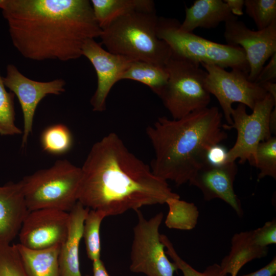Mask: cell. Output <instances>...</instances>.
<instances>
[{"instance_id":"obj_1","label":"cell","mask_w":276,"mask_h":276,"mask_svg":"<svg viewBox=\"0 0 276 276\" xmlns=\"http://www.w3.org/2000/svg\"><path fill=\"white\" fill-rule=\"evenodd\" d=\"M81 168L78 201L106 217L180 197L114 132L92 146Z\"/></svg>"},{"instance_id":"obj_2","label":"cell","mask_w":276,"mask_h":276,"mask_svg":"<svg viewBox=\"0 0 276 276\" xmlns=\"http://www.w3.org/2000/svg\"><path fill=\"white\" fill-rule=\"evenodd\" d=\"M1 9L13 45L32 60L77 59L102 33L88 0H4Z\"/></svg>"},{"instance_id":"obj_3","label":"cell","mask_w":276,"mask_h":276,"mask_svg":"<svg viewBox=\"0 0 276 276\" xmlns=\"http://www.w3.org/2000/svg\"><path fill=\"white\" fill-rule=\"evenodd\" d=\"M222 117L214 106L177 120L159 117L146 129L154 152L150 166L153 174L178 186L189 182L205 162L209 148L227 137Z\"/></svg>"},{"instance_id":"obj_4","label":"cell","mask_w":276,"mask_h":276,"mask_svg":"<svg viewBox=\"0 0 276 276\" xmlns=\"http://www.w3.org/2000/svg\"><path fill=\"white\" fill-rule=\"evenodd\" d=\"M158 19L155 11L128 14L102 30L101 43L110 53L165 67L172 51L157 37Z\"/></svg>"},{"instance_id":"obj_5","label":"cell","mask_w":276,"mask_h":276,"mask_svg":"<svg viewBox=\"0 0 276 276\" xmlns=\"http://www.w3.org/2000/svg\"><path fill=\"white\" fill-rule=\"evenodd\" d=\"M81 167L66 159L39 170L21 180L29 211L52 209L69 212L78 201Z\"/></svg>"},{"instance_id":"obj_6","label":"cell","mask_w":276,"mask_h":276,"mask_svg":"<svg viewBox=\"0 0 276 276\" xmlns=\"http://www.w3.org/2000/svg\"><path fill=\"white\" fill-rule=\"evenodd\" d=\"M176 18L158 17L157 37L166 42L172 52L199 64L240 70L248 74L249 66L243 49L239 46L212 41L193 32L179 29Z\"/></svg>"},{"instance_id":"obj_7","label":"cell","mask_w":276,"mask_h":276,"mask_svg":"<svg viewBox=\"0 0 276 276\" xmlns=\"http://www.w3.org/2000/svg\"><path fill=\"white\" fill-rule=\"evenodd\" d=\"M165 67L168 79L158 97L172 119L208 107L211 94L204 86L206 72L200 64L172 52Z\"/></svg>"},{"instance_id":"obj_8","label":"cell","mask_w":276,"mask_h":276,"mask_svg":"<svg viewBox=\"0 0 276 276\" xmlns=\"http://www.w3.org/2000/svg\"><path fill=\"white\" fill-rule=\"evenodd\" d=\"M276 100L269 94L257 101L252 112L249 114L246 106L239 104L232 113L233 124H223L225 129L235 128L237 137L234 145L227 152V163L239 159L240 164L246 161L254 166L256 151L258 145L271 137L270 116L275 107Z\"/></svg>"},{"instance_id":"obj_9","label":"cell","mask_w":276,"mask_h":276,"mask_svg":"<svg viewBox=\"0 0 276 276\" xmlns=\"http://www.w3.org/2000/svg\"><path fill=\"white\" fill-rule=\"evenodd\" d=\"M135 212L137 221L133 229L130 271L146 276H173L178 268L168 259L160 238L163 212L147 219L140 210Z\"/></svg>"},{"instance_id":"obj_10","label":"cell","mask_w":276,"mask_h":276,"mask_svg":"<svg viewBox=\"0 0 276 276\" xmlns=\"http://www.w3.org/2000/svg\"><path fill=\"white\" fill-rule=\"evenodd\" d=\"M206 72L204 86L218 100L227 125H232V104L238 102L252 110L256 103L263 99L266 91L248 78V74L237 68L227 71L213 64H200Z\"/></svg>"},{"instance_id":"obj_11","label":"cell","mask_w":276,"mask_h":276,"mask_svg":"<svg viewBox=\"0 0 276 276\" xmlns=\"http://www.w3.org/2000/svg\"><path fill=\"white\" fill-rule=\"evenodd\" d=\"M224 37L227 44L243 49L249 68L248 78L255 82L266 61L276 53V20L266 29L254 31L237 17L225 22Z\"/></svg>"},{"instance_id":"obj_12","label":"cell","mask_w":276,"mask_h":276,"mask_svg":"<svg viewBox=\"0 0 276 276\" xmlns=\"http://www.w3.org/2000/svg\"><path fill=\"white\" fill-rule=\"evenodd\" d=\"M6 87L17 97L19 102L24 118V129L21 147H24L32 131L33 123L37 106L48 95H60L65 91V82L56 79L48 82L32 80L21 74L16 66L9 64L6 75L3 77Z\"/></svg>"},{"instance_id":"obj_13","label":"cell","mask_w":276,"mask_h":276,"mask_svg":"<svg viewBox=\"0 0 276 276\" xmlns=\"http://www.w3.org/2000/svg\"><path fill=\"white\" fill-rule=\"evenodd\" d=\"M69 213L41 209L29 211L18 233L20 244L31 249L61 245L68 231Z\"/></svg>"},{"instance_id":"obj_14","label":"cell","mask_w":276,"mask_h":276,"mask_svg":"<svg viewBox=\"0 0 276 276\" xmlns=\"http://www.w3.org/2000/svg\"><path fill=\"white\" fill-rule=\"evenodd\" d=\"M82 54L90 62L97 74V86L90 101L93 110L102 112L106 109V99L111 89L121 80L123 73L134 60L104 50L95 39L85 41Z\"/></svg>"},{"instance_id":"obj_15","label":"cell","mask_w":276,"mask_h":276,"mask_svg":"<svg viewBox=\"0 0 276 276\" xmlns=\"http://www.w3.org/2000/svg\"><path fill=\"white\" fill-rule=\"evenodd\" d=\"M237 172L235 162L227 163L220 167L213 166L204 162L189 182L201 191L205 200L220 199L229 205L239 216H242L241 202L234 189Z\"/></svg>"},{"instance_id":"obj_16","label":"cell","mask_w":276,"mask_h":276,"mask_svg":"<svg viewBox=\"0 0 276 276\" xmlns=\"http://www.w3.org/2000/svg\"><path fill=\"white\" fill-rule=\"evenodd\" d=\"M29 211L20 180L0 186V243L10 244L18 236Z\"/></svg>"},{"instance_id":"obj_17","label":"cell","mask_w":276,"mask_h":276,"mask_svg":"<svg viewBox=\"0 0 276 276\" xmlns=\"http://www.w3.org/2000/svg\"><path fill=\"white\" fill-rule=\"evenodd\" d=\"M89 210L78 201L68 212L67 233L60 246L59 257L60 276H82L79 249L83 238L84 220Z\"/></svg>"},{"instance_id":"obj_18","label":"cell","mask_w":276,"mask_h":276,"mask_svg":"<svg viewBox=\"0 0 276 276\" xmlns=\"http://www.w3.org/2000/svg\"><path fill=\"white\" fill-rule=\"evenodd\" d=\"M185 11V18L179 25V29L185 32H193L198 28H215L222 22L237 17L222 0H196L186 7Z\"/></svg>"},{"instance_id":"obj_19","label":"cell","mask_w":276,"mask_h":276,"mask_svg":"<svg viewBox=\"0 0 276 276\" xmlns=\"http://www.w3.org/2000/svg\"><path fill=\"white\" fill-rule=\"evenodd\" d=\"M229 254L220 264L224 274L237 275L241 268L248 262L265 257L268 247H263L255 241L252 230L236 233L231 240Z\"/></svg>"},{"instance_id":"obj_20","label":"cell","mask_w":276,"mask_h":276,"mask_svg":"<svg viewBox=\"0 0 276 276\" xmlns=\"http://www.w3.org/2000/svg\"><path fill=\"white\" fill-rule=\"evenodd\" d=\"M29 276H60L59 257L61 245L31 249L15 244Z\"/></svg>"},{"instance_id":"obj_21","label":"cell","mask_w":276,"mask_h":276,"mask_svg":"<svg viewBox=\"0 0 276 276\" xmlns=\"http://www.w3.org/2000/svg\"><path fill=\"white\" fill-rule=\"evenodd\" d=\"M95 19L102 30L117 19L136 11H155L152 0H91Z\"/></svg>"},{"instance_id":"obj_22","label":"cell","mask_w":276,"mask_h":276,"mask_svg":"<svg viewBox=\"0 0 276 276\" xmlns=\"http://www.w3.org/2000/svg\"><path fill=\"white\" fill-rule=\"evenodd\" d=\"M168 79V74L165 67L142 61H132L121 78V80L141 82L148 86L158 96Z\"/></svg>"},{"instance_id":"obj_23","label":"cell","mask_w":276,"mask_h":276,"mask_svg":"<svg viewBox=\"0 0 276 276\" xmlns=\"http://www.w3.org/2000/svg\"><path fill=\"white\" fill-rule=\"evenodd\" d=\"M166 203L169 208L165 221L167 227L187 231L196 226L199 213L194 203L180 200L179 197L169 198Z\"/></svg>"},{"instance_id":"obj_24","label":"cell","mask_w":276,"mask_h":276,"mask_svg":"<svg viewBox=\"0 0 276 276\" xmlns=\"http://www.w3.org/2000/svg\"><path fill=\"white\" fill-rule=\"evenodd\" d=\"M40 140L43 150L54 155L67 153L73 145L71 131L62 124H56L45 128L41 134Z\"/></svg>"},{"instance_id":"obj_25","label":"cell","mask_w":276,"mask_h":276,"mask_svg":"<svg viewBox=\"0 0 276 276\" xmlns=\"http://www.w3.org/2000/svg\"><path fill=\"white\" fill-rule=\"evenodd\" d=\"M105 214L97 210L89 209L84 220L83 238L88 258L92 262L100 259L101 242L100 230Z\"/></svg>"},{"instance_id":"obj_26","label":"cell","mask_w":276,"mask_h":276,"mask_svg":"<svg viewBox=\"0 0 276 276\" xmlns=\"http://www.w3.org/2000/svg\"><path fill=\"white\" fill-rule=\"evenodd\" d=\"M14 94L8 92L0 73V135L4 136L22 134L15 124Z\"/></svg>"},{"instance_id":"obj_27","label":"cell","mask_w":276,"mask_h":276,"mask_svg":"<svg viewBox=\"0 0 276 276\" xmlns=\"http://www.w3.org/2000/svg\"><path fill=\"white\" fill-rule=\"evenodd\" d=\"M254 166L259 170L258 180L266 176L276 179V137L260 143L257 146Z\"/></svg>"},{"instance_id":"obj_28","label":"cell","mask_w":276,"mask_h":276,"mask_svg":"<svg viewBox=\"0 0 276 276\" xmlns=\"http://www.w3.org/2000/svg\"><path fill=\"white\" fill-rule=\"evenodd\" d=\"M244 6L258 30L267 28L276 20L275 0H245Z\"/></svg>"},{"instance_id":"obj_29","label":"cell","mask_w":276,"mask_h":276,"mask_svg":"<svg viewBox=\"0 0 276 276\" xmlns=\"http://www.w3.org/2000/svg\"><path fill=\"white\" fill-rule=\"evenodd\" d=\"M160 238L167 249L166 254L172 259L178 269L181 270L183 276H227L222 272L220 264L217 263L208 266L203 272L196 270L179 256L167 236L160 234Z\"/></svg>"},{"instance_id":"obj_30","label":"cell","mask_w":276,"mask_h":276,"mask_svg":"<svg viewBox=\"0 0 276 276\" xmlns=\"http://www.w3.org/2000/svg\"><path fill=\"white\" fill-rule=\"evenodd\" d=\"M0 276H29L15 244L0 243Z\"/></svg>"},{"instance_id":"obj_31","label":"cell","mask_w":276,"mask_h":276,"mask_svg":"<svg viewBox=\"0 0 276 276\" xmlns=\"http://www.w3.org/2000/svg\"><path fill=\"white\" fill-rule=\"evenodd\" d=\"M256 242L263 247L276 243V221L273 219L266 222L263 226L252 230Z\"/></svg>"},{"instance_id":"obj_32","label":"cell","mask_w":276,"mask_h":276,"mask_svg":"<svg viewBox=\"0 0 276 276\" xmlns=\"http://www.w3.org/2000/svg\"><path fill=\"white\" fill-rule=\"evenodd\" d=\"M228 150L226 148L220 144L212 146L207 150L205 162L208 164L220 167L227 164Z\"/></svg>"},{"instance_id":"obj_33","label":"cell","mask_w":276,"mask_h":276,"mask_svg":"<svg viewBox=\"0 0 276 276\" xmlns=\"http://www.w3.org/2000/svg\"><path fill=\"white\" fill-rule=\"evenodd\" d=\"M268 63L262 68L255 82L260 85L266 82H275L276 79V53L270 58Z\"/></svg>"},{"instance_id":"obj_34","label":"cell","mask_w":276,"mask_h":276,"mask_svg":"<svg viewBox=\"0 0 276 276\" xmlns=\"http://www.w3.org/2000/svg\"><path fill=\"white\" fill-rule=\"evenodd\" d=\"M276 273V258L272 260L263 268L250 273L239 276H273Z\"/></svg>"},{"instance_id":"obj_35","label":"cell","mask_w":276,"mask_h":276,"mask_svg":"<svg viewBox=\"0 0 276 276\" xmlns=\"http://www.w3.org/2000/svg\"><path fill=\"white\" fill-rule=\"evenodd\" d=\"M231 12L236 16L243 14V8L244 6V0H224Z\"/></svg>"},{"instance_id":"obj_36","label":"cell","mask_w":276,"mask_h":276,"mask_svg":"<svg viewBox=\"0 0 276 276\" xmlns=\"http://www.w3.org/2000/svg\"><path fill=\"white\" fill-rule=\"evenodd\" d=\"M93 276H110L101 259L93 262Z\"/></svg>"},{"instance_id":"obj_37","label":"cell","mask_w":276,"mask_h":276,"mask_svg":"<svg viewBox=\"0 0 276 276\" xmlns=\"http://www.w3.org/2000/svg\"><path fill=\"white\" fill-rule=\"evenodd\" d=\"M267 94H270L276 100V83L274 82H266L260 85Z\"/></svg>"},{"instance_id":"obj_38","label":"cell","mask_w":276,"mask_h":276,"mask_svg":"<svg viewBox=\"0 0 276 276\" xmlns=\"http://www.w3.org/2000/svg\"><path fill=\"white\" fill-rule=\"evenodd\" d=\"M4 0H0V9L1 8Z\"/></svg>"},{"instance_id":"obj_39","label":"cell","mask_w":276,"mask_h":276,"mask_svg":"<svg viewBox=\"0 0 276 276\" xmlns=\"http://www.w3.org/2000/svg\"><path fill=\"white\" fill-rule=\"evenodd\" d=\"M231 276H237V275H232Z\"/></svg>"}]
</instances>
